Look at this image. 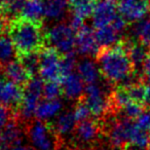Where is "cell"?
Listing matches in <instances>:
<instances>
[{"mask_svg": "<svg viewBox=\"0 0 150 150\" xmlns=\"http://www.w3.org/2000/svg\"><path fill=\"white\" fill-rule=\"evenodd\" d=\"M96 60L101 76L109 83L129 86L143 80L129 58L125 39L112 46L100 47Z\"/></svg>", "mask_w": 150, "mask_h": 150, "instance_id": "1", "label": "cell"}, {"mask_svg": "<svg viewBox=\"0 0 150 150\" xmlns=\"http://www.w3.org/2000/svg\"><path fill=\"white\" fill-rule=\"evenodd\" d=\"M7 36L16 50V57L30 52H40L47 46V31H44L43 22L24 17L9 20Z\"/></svg>", "mask_w": 150, "mask_h": 150, "instance_id": "2", "label": "cell"}, {"mask_svg": "<svg viewBox=\"0 0 150 150\" xmlns=\"http://www.w3.org/2000/svg\"><path fill=\"white\" fill-rule=\"evenodd\" d=\"M26 129L30 142L35 150H57L59 135L52 123L40 119H31Z\"/></svg>", "mask_w": 150, "mask_h": 150, "instance_id": "3", "label": "cell"}, {"mask_svg": "<svg viewBox=\"0 0 150 150\" xmlns=\"http://www.w3.org/2000/svg\"><path fill=\"white\" fill-rule=\"evenodd\" d=\"M63 54L54 46H45L39 52V75L44 82L62 81Z\"/></svg>", "mask_w": 150, "mask_h": 150, "instance_id": "4", "label": "cell"}, {"mask_svg": "<svg viewBox=\"0 0 150 150\" xmlns=\"http://www.w3.org/2000/svg\"><path fill=\"white\" fill-rule=\"evenodd\" d=\"M43 90L44 81L42 78H38L37 76L31 78V80L24 86V98L17 112L18 116L21 115L26 121L31 120L32 116L36 113L40 99L43 96Z\"/></svg>", "mask_w": 150, "mask_h": 150, "instance_id": "5", "label": "cell"}, {"mask_svg": "<svg viewBox=\"0 0 150 150\" xmlns=\"http://www.w3.org/2000/svg\"><path fill=\"white\" fill-rule=\"evenodd\" d=\"M110 94L107 95L106 92L101 88L99 84L93 83L88 84L81 97L90 108L92 115L98 118V117H104L108 113L112 112Z\"/></svg>", "mask_w": 150, "mask_h": 150, "instance_id": "6", "label": "cell"}, {"mask_svg": "<svg viewBox=\"0 0 150 150\" xmlns=\"http://www.w3.org/2000/svg\"><path fill=\"white\" fill-rule=\"evenodd\" d=\"M77 32L68 25H58L47 31V42L63 54L73 52Z\"/></svg>", "mask_w": 150, "mask_h": 150, "instance_id": "7", "label": "cell"}, {"mask_svg": "<svg viewBox=\"0 0 150 150\" xmlns=\"http://www.w3.org/2000/svg\"><path fill=\"white\" fill-rule=\"evenodd\" d=\"M24 98V88L7 79L4 75L0 76V104L19 110Z\"/></svg>", "mask_w": 150, "mask_h": 150, "instance_id": "8", "label": "cell"}, {"mask_svg": "<svg viewBox=\"0 0 150 150\" xmlns=\"http://www.w3.org/2000/svg\"><path fill=\"white\" fill-rule=\"evenodd\" d=\"M118 13L127 23L143 19L150 11L149 0H120L117 4Z\"/></svg>", "mask_w": 150, "mask_h": 150, "instance_id": "9", "label": "cell"}, {"mask_svg": "<svg viewBox=\"0 0 150 150\" xmlns=\"http://www.w3.org/2000/svg\"><path fill=\"white\" fill-rule=\"evenodd\" d=\"M99 0H75L70 3V11L72 13L71 26L78 31L83 26V21L94 13Z\"/></svg>", "mask_w": 150, "mask_h": 150, "instance_id": "10", "label": "cell"}, {"mask_svg": "<svg viewBox=\"0 0 150 150\" xmlns=\"http://www.w3.org/2000/svg\"><path fill=\"white\" fill-rule=\"evenodd\" d=\"M103 125L100 119H86L77 122L74 133L77 141L81 144H91L102 133Z\"/></svg>", "mask_w": 150, "mask_h": 150, "instance_id": "11", "label": "cell"}, {"mask_svg": "<svg viewBox=\"0 0 150 150\" xmlns=\"http://www.w3.org/2000/svg\"><path fill=\"white\" fill-rule=\"evenodd\" d=\"M117 6L115 3L106 0H99L93 13V26L95 29L109 26L117 17Z\"/></svg>", "mask_w": 150, "mask_h": 150, "instance_id": "12", "label": "cell"}, {"mask_svg": "<svg viewBox=\"0 0 150 150\" xmlns=\"http://www.w3.org/2000/svg\"><path fill=\"white\" fill-rule=\"evenodd\" d=\"M76 47L80 54L88 57H96L100 46L96 39L95 32L88 26H82L76 35Z\"/></svg>", "mask_w": 150, "mask_h": 150, "instance_id": "13", "label": "cell"}, {"mask_svg": "<svg viewBox=\"0 0 150 150\" xmlns=\"http://www.w3.org/2000/svg\"><path fill=\"white\" fill-rule=\"evenodd\" d=\"M1 71L7 79L23 86V88L31 80V78H33L31 74L26 70L25 67L22 65V63L17 59L4 65Z\"/></svg>", "mask_w": 150, "mask_h": 150, "instance_id": "14", "label": "cell"}, {"mask_svg": "<svg viewBox=\"0 0 150 150\" xmlns=\"http://www.w3.org/2000/svg\"><path fill=\"white\" fill-rule=\"evenodd\" d=\"M21 137L22 129L19 125V116L16 115L0 136V150H9L15 145L22 143Z\"/></svg>", "mask_w": 150, "mask_h": 150, "instance_id": "15", "label": "cell"}, {"mask_svg": "<svg viewBox=\"0 0 150 150\" xmlns=\"http://www.w3.org/2000/svg\"><path fill=\"white\" fill-rule=\"evenodd\" d=\"M62 88H63V95L67 98L74 99L82 96V91H83V81L81 77L78 74H72L65 76L62 79Z\"/></svg>", "mask_w": 150, "mask_h": 150, "instance_id": "16", "label": "cell"}, {"mask_svg": "<svg viewBox=\"0 0 150 150\" xmlns=\"http://www.w3.org/2000/svg\"><path fill=\"white\" fill-rule=\"evenodd\" d=\"M125 41L129 56L131 58L133 64L135 65V68L138 72V69L142 68V66H143V63L145 61L146 57H147L148 52H149L150 47H148L147 45L140 42L139 40L129 41V40L125 39Z\"/></svg>", "mask_w": 150, "mask_h": 150, "instance_id": "17", "label": "cell"}, {"mask_svg": "<svg viewBox=\"0 0 150 150\" xmlns=\"http://www.w3.org/2000/svg\"><path fill=\"white\" fill-rule=\"evenodd\" d=\"M96 39L100 47H108L116 44L120 41V32H118L112 25L106 26V27L97 29L95 32Z\"/></svg>", "mask_w": 150, "mask_h": 150, "instance_id": "18", "label": "cell"}, {"mask_svg": "<svg viewBox=\"0 0 150 150\" xmlns=\"http://www.w3.org/2000/svg\"><path fill=\"white\" fill-rule=\"evenodd\" d=\"M44 16V2L42 0H26L20 17L42 22Z\"/></svg>", "mask_w": 150, "mask_h": 150, "instance_id": "19", "label": "cell"}, {"mask_svg": "<svg viewBox=\"0 0 150 150\" xmlns=\"http://www.w3.org/2000/svg\"><path fill=\"white\" fill-rule=\"evenodd\" d=\"M78 75L81 77L82 81L86 84L97 83L100 71L95 63L90 60H84L77 65Z\"/></svg>", "mask_w": 150, "mask_h": 150, "instance_id": "20", "label": "cell"}, {"mask_svg": "<svg viewBox=\"0 0 150 150\" xmlns=\"http://www.w3.org/2000/svg\"><path fill=\"white\" fill-rule=\"evenodd\" d=\"M70 7L68 0H46L44 3V16L50 19H61Z\"/></svg>", "mask_w": 150, "mask_h": 150, "instance_id": "21", "label": "cell"}, {"mask_svg": "<svg viewBox=\"0 0 150 150\" xmlns=\"http://www.w3.org/2000/svg\"><path fill=\"white\" fill-rule=\"evenodd\" d=\"M61 107H62V105H61L59 100H47V99H44L38 105L35 115L37 117V119L47 121V119L52 118V116L58 114V112L61 110Z\"/></svg>", "mask_w": 150, "mask_h": 150, "instance_id": "22", "label": "cell"}, {"mask_svg": "<svg viewBox=\"0 0 150 150\" xmlns=\"http://www.w3.org/2000/svg\"><path fill=\"white\" fill-rule=\"evenodd\" d=\"M77 125V120L75 118L73 112H67L62 114L54 125L57 134L59 136H66L74 132Z\"/></svg>", "mask_w": 150, "mask_h": 150, "instance_id": "23", "label": "cell"}, {"mask_svg": "<svg viewBox=\"0 0 150 150\" xmlns=\"http://www.w3.org/2000/svg\"><path fill=\"white\" fill-rule=\"evenodd\" d=\"M16 54L15 47L8 36L0 35V71L4 65L11 61V58Z\"/></svg>", "mask_w": 150, "mask_h": 150, "instance_id": "24", "label": "cell"}, {"mask_svg": "<svg viewBox=\"0 0 150 150\" xmlns=\"http://www.w3.org/2000/svg\"><path fill=\"white\" fill-rule=\"evenodd\" d=\"M16 59L22 63V65L31 74L32 77H35L37 73H39V52L21 54L16 57Z\"/></svg>", "mask_w": 150, "mask_h": 150, "instance_id": "25", "label": "cell"}, {"mask_svg": "<svg viewBox=\"0 0 150 150\" xmlns=\"http://www.w3.org/2000/svg\"><path fill=\"white\" fill-rule=\"evenodd\" d=\"M135 35L137 40L150 47V20L149 18L140 21L135 26Z\"/></svg>", "mask_w": 150, "mask_h": 150, "instance_id": "26", "label": "cell"}, {"mask_svg": "<svg viewBox=\"0 0 150 150\" xmlns=\"http://www.w3.org/2000/svg\"><path fill=\"white\" fill-rule=\"evenodd\" d=\"M63 95V88L61 81H48L44 82L43 97L47 100H58Z\"/></svg>", "mask_w": 150, "mask_h": 150, "instance_id": "27", "label": "cell"}, {"mask_svg": "<svg viewBox=\"0 0 150 150\" xmlns=\"http://www.w3.org/2000/svg\"><path fill=\"white\" fill-rule=\"evenodd\" d=\"M145 109H146L145 107H144L143 105L139 104V103L131 102L125 107H123L119 113H121V115H122L123 117H125V118L134 120V119H137Z\"/></svg>", "mask_w": 150, "mask_h": 150, "instance_id": "28", "label": "cell"}, {"mask_svg": "<svg viewBox=\"0 0 150 150\" xmlns=\"http://www.w3.org/2000/svg\"><path fill=\"white\" fill-rule=\"evenodd\" d=\"M74 113V116L77 120V122L82 120H86V119H88L90 116L92 115L91 113V110L88 108V106L86 105V103L84 102V100L82 99V97H80L77 101V104L75 106V109L73 111Z\"/></svg>", "mask_w": 150, "mask_h": 150, "instance_id": "29", "label": "cell"}, {"mask_svg": "<svg viewBox=\"0 0 150 150\" xmlns=\"http://www.w3.org/2000/svg\"><path fill=\"white\" fill-rule=\"evenodd\" d=\"M16 115H18L17 111L0 104V136H1L2 132L4 131L5 127L8 125V122Z\"/></svg>", "mask_w": 150, "mask_h": 150, "instance_id": "30", "label": "cell"}, {"mask_svg": "<svg viewBox=\"0 0 150 150\" xmlns=\"http://www.w3.org/2000/svg\"><path fill=\"white\" fill-rule=\"evenodd\" d=\"M75 66H76V59H75L74 54H73V52L63 54V60H62L63 78H64L65 76H68V75L72 74L73 73L72 71L74 70Z\"/></svg>", "mask_w": 150, "mask_h": 150, "instance_id": "31", "label": "cell"}, {"mask_svg": "<svg viewBox=\"0 0 150 150\" xmlns=\"http://www.w3.org/2000/svg\"><path fill=\"white\" fill-rule=\"evenodd\" d=\"M137 123L141 129L150 133V108H146L137 118Z\"/></svg>", "mask_w": 150, "mask_h": 150, "instance_id": "32", "label": "cell"}, {"mask_svg": "<svg viewBox=\"0 0 150 150\" xmlns=\"http://www.w3.org/2000/svg\"><path fill=\"white\" fill-rule=\"evenodd\" d=\"M142 78L145 83L150 84V50L142 66Z\"/></svg>", "mask_w": 150, "mask_h": 150, "instance_id": "33", "label": "cell"}, {"mask_svg": "<svg viewBox=\"0 0 150 150\" xmlns=\"http://www.w3.org/2000/svg\"><path fill=\"white\" fill-rule=\"evenodd\" d=\"M8 23H9V19L4 13L0 11V35H2L5 32H7Z\"/></svg>", "mask_w": 150, "mask_h": 150, "instance_id": "34", "label": "cell"}, {"mask_svg": "<svg viewBox=\"0 0 150 150\" xmlns=\"http://www.w3.org/2000/svg\"><path fill=\"white\" fill-rule=\"evenodd\" d=\"M9 150H31L29 147H27V146L23 145L22 143L20 144H17V145H15L13 147H11Z\"/></svg>", "mask_w": 150, "mask_h": 150, "instance_id": "35", "label": "cell"}, {"mask_svg": "<svg viewBox=\"0 0 150 150\" xmlns=\"http://www.w3.org/2000/svg\"><path fill=\"white\" fill-rule=\"evenodd\" d=\"M106 1H109V2H112V3H118L120 0H106Z\"/></svg>", "mask_w": 150, "mask_h": 150, "instance_id": "36", "label": "cell"}, {"mask_svg": "<svg viewBox=\"0 0 150 150\" xmlns=\"http://www.w3.org/2000/svg\"><path fill=\"white\" fill-rule=\"evenodd\" d=\"M147 150H150V138H149V142H148V147H147Z\"/></svg>", "mask_w": 150, "mask_h": 150, "instance_id": "37", "label": "cell"}, {"mask_svg": "<svg viewBox=\"0 0 150 150\" xmlns=\"http://www.w3.org/2000/svg\"><path fill=\"white\" fill-rule=\"evenodd\" d=\"M68 1H69V2L71 3V2H73V1H75V0H68Z\"/></svg>", "mask_w": 150, "mask_h": 150, "instance_id": "38", "label": "cell"}, {"mask_svg": "<svg viewBox=\"0 0 150 150\" xmlns=\"http://www.w3.org/2000/svg\"><path fill=\"white\" fill-rule=\"evenodd\" d=\"M103 150H115V149H113L112 148V149H103Z\"/></svg>", "mask_w": 150, "mask_h": 150, "instance_id": "39", "label": "cell"}, {"mask_svg": "<svg viewBox=\"0 0 150 150\" xmlns=\"http://www.w3.org/2000/svg\"><path fill=\"white\" fill-rule=\"evenodd\" d=\"M1 13H2V11H1Z\"/></svg>", "mask_w": 150, "mask_h": 150, "instance_id": "40", "label": "cell"}, {"mask_svg": "<svg viewBox=\"0 0 150 150\" xmlns=\"http://www.w3.org/2000/svg\"><path fill=\"white\" fill-rule=\"evenodd\" d=\"M149 1H150V0H149Z\"/></svg>", "mask_w": 150, "mask_h": 150, "instance_id": "41", "label": "cell"}]
</instances>
